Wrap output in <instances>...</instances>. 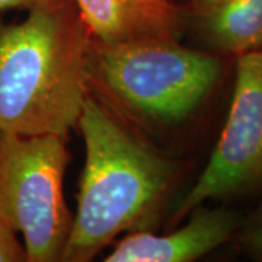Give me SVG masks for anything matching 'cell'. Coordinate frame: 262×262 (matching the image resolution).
<instances>
[{
  "label": "cell",
  "mask_w": 262,
  "mask_h": 262,
  "mask_svg": "<svg viewBox=\"0 0 262 262\" xmlns=\"http://www.w3.org/2000/svg\"><path fill=\"white\" fill-rule=\"evenodd\" d=\"M89 44L75 0L0 25V133L66 137L88 98Z\"/></svg>",
  "instance_id": "cell-1"
},
{
  "label": "cell",
  "mask_w": 262,
  "mask_h": 262,
  "mask_svg": "<svg viewBox=\"0 0 262 262\" xmlns=\"http://www.w3.org/2000/svg\"><path fill=\"white\" fill-rule=\"evenodd\" d=\"M86 160L77 213L60 261L86 262L160 206L173 165L133 137L88 95L79 118Z\"/></svg>",
  "instance_id": "cell-2"
},
{
  "label": "cell",
  "mask_w": 262,
  "mask_h": 262,
  "mask_svg": "<svg viewBox=\"0 0 262 262\" xmlns=\"http://www.w3.org/2000/svg\"><path fill=\"white\" fill-rule=\"evenodd\" d=\"M222 73L213 53L177 38L99 42L91 38L88 83L124 113L150 124H178L201 106Z\"/></svg>",
  "instance_id": "cell-3"
},
{
  "label": "cell",
  "mask_w": 262,
  "mask_h": 262,
  "mask_svg": "<svg viewBox=\"0 0 262 262\" xmlns=\"http://www.w3.org/2000/svg\"><path fill=\"white\" fill-rule=\"evenodd\" d=\"M64 137L0 133V204L29 262L60 261L73 219L66 206Z\"/></svg>",
  "instance_id": "cell-4"
},
{
  "label": "cell",
  "mask_w": 262,
  "mask_h": 262,
  "mask_svg": "<svg viewBox=\"0 0 262 262\" xmlns=\"http://www.w3.org/2000/svg\"><path fill=\"white\" fill-rule=\"evenodd\" d=\"M262 185V48L237 56L233 98L206 169L175 208L182 219L208 200Z\"/></svg>",
  "instance_id": "cell-5"
},
{
  "label": "cell",
  "mask_w": 262,
  "mask_h": 262,
  "mask_svg": "<svg viewBox=\"0 0 262 262\" xmlns=\"http://www.w3.org/2000/svg\"><path fill=\"white\" fill-rule=\"evenodd\" d=\"M239 217L225 208L192 210V217L177 232L151 234L137 232L124 237L105 261L108 262H191L204 256L230 239Z\"/></svg>",
  "instance_id": "cell-6"
},
{
  "label": "cell",
  "mask_w": 262,
  "mask_h": 262,
  "mask_svg": "<svg viewBox=\"0 0 262 262\" xmlns=\"http://www.w3.org/2000/svg\"><path fill=\"white\" fill-rule=\"evenodd\" d=\"M89 37L99 42L177 38L185 12L172 0H75Z\"/></svg>",
  "instance_id": "cell-7"
},
{
  "label": "cell",
  "mask_w": 262,
  "mask_h": 262,
  "mask_svg": "<svg viewBox=\"0 0 262 262\" xmlns=\"http://www.w3.org/2000/svg\"><path fill=\"white\" fill-rule=\"evenodd\" d=\"M194 18L211 51L241 56L262 48V0H222Z\"/></svg>",
  "instance_id": "cell-8"
},
{
  "label": "cell",
  "mask_w": 262,
  "mask_h": 262,
  "mask_svg": "<svg viewBox=\"0 0 262 262\" xmlns=\"http://www.w3.org/2000/svg\"><path fill=\"white\" fill-rule=\"evenodd\" d=\"M28 255L0 204V262H25Z\"/></svg>",
  "instance_id": "cell-9"
},
{
  "label": "cell",
  "mask_w": 262,
  "mask_h": 262,
  "mask_svg": "<svg viewBox=\"0 0 262 262\" xmlns=\"http://www.w3.org/2000/svg\"><path fill=\"white\" fill-rule=\"evenodd\" d=\"M246 244L251 251L262 259V204L246 230Z\"/></svg>",
  "instance_id": "cell-10"
},
{
  "label": "cell",
  "mask_w": 262,
  "mask_h": 262,
  "mask_svg": "<svg viewBox=\"0 0 262 262\" xmlns=\"http://www.w3.org/2000/svg\"><path fill=\"white\" fill-rule=\"evenodd\" d=\"M48 0H0V13L9 10H31Z\"/></svg>",
  "instance_id": "cell-11"
},
{
  "label": "cell",
  "mask_w": 262,
  "mask_h": 262,
  "mask_svg": "<svg viewBox=\"0 0 262 262\" xmlns=\"http://www.w3.org/2000/svg\"><path fill=\"white\" fill-rule=\"evenodd\" d=\"M222 0H188V10L192 13V16H198L208 9L214 8Z\"/></svg>",
  "instance_id": "cell-12"
}]
</instances>
